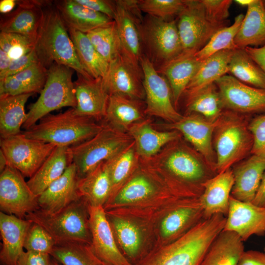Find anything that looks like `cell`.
I'll return each instance as SVG.
<instances>
[{
	"mask_svg": "<svg viewBox=\"0 0 265 265\" xmlns=\"http://www.w3.org/2000/svg\"><path fill=\"white\" fill-rule=\"evenodd\" d=\"M55 242L52 236L40 225L32 222L24 242L27 251L51 254Z\"/></svg>",
	"mask_w": 265,
	"mask_h": 265,
	"instance_id": "681fc988",
	"label": "cell"
},
{
	"mask_svg": "<svg viewBox=\"0 0 265 265\" xmlns=\"http://www.w3.org/2000/svg\"><path fill=\"white\" fill-rule=\"evenodd\" d=\"M223 230L236 233L244 241L253 235H265V207L231 196Z\"/></svg>",
	"mask_w": 265,
	"mask_h": 265,
	"instance_id": "d6986e66",
	"label": "cell"
},
{
	"mask_svg": "<svg viewBox=\"0 0 265 265\" xmlns=\"http://www.w3.org/2000/svg\"><path fill=\"white\" fill-rule=\"evenodd\" d=\"M128 132L132 138L137 154L141 159L154 156L167 144L182 136L175 130H157L148 118L132 125Z\"/></svg>",
	"mask_w": 265,
	"mask_h": 265,
	"instance_id": "d4e9b609",
	"label": "cell"
},
{
	"mask_svg": "<svg viewBox=\"0 0 265 265\" xmlns=\"http://www.w3.org/2000/svg\"><path fill=\"white\" fill-rule=\"evenodd\" d=\"M47 73L48 69L37 62L16 74L0 79V97L40 93Z\"/></svg>",
	"mask_w": 265,
	"mask_h": 265,
	"instance_id": "836d02e7",
	"label": "cell"
},
{
	"mask_svg": "<svg viewBox=\"0 0 265 265\" xmlns=\"http://www.w3.org/2000/svg\"><path fill=\"white\" fill-rule=\"evenodd\" d=\"M17 5L15 0H1L0 1V12L7 14L12 12Z\"/></svg>",
	"mask_w": 265,
	"mask_h": 265,
	"instance_id": "91938a15",
	"label": "cell"
},
{
	"mask_svg": "<svg viewBox=\"0 0 265 265\" xmlns=\"http://www.w3.org/2000/svg\"><path fill=\"white\" fill-rule=\"evenodd\" d=\"M33 94L0 97V135L5 138L20 134L26 121L25 105Z\"/></svg>",
	"mask_w": 265,
	"mask_h": 265,
	"instance_id": "74e56055",
	"label": "cell"
},
{
	"mask_svg": "<svg viewBox=\"0 0 265 265\" xmlns=\"http://www.w3.org/2000/svg\"><path fill=\"white\" fill-rule=\"evenodd\" d=\"M202 62L197 59L195 53H182L157 69L168 81L171 89L173 103L177 109L187 85Z\"/></svg>",
	"mask_w": 265,
	"mask_h": 265,
	"instance_id": "484cf974",
	"label": "cell"
},
{
	"mask_svg": "<svg viewBox=\"0 0 265 265\" xmlns=\"http://www.w3.org/2000/svg\"><path fill=\"white\" fill-rule=\"evenodd\" d=\"M249 129L253 138L251 154L265 158V114H260L251 118Z\"/></svg>",
	"mask_w": 265,
	"mask_h": 265,
	"instance_id": "f907efd6",
	"label": "cell"
},
{
	"mask_svg": "<svg viewBox=\"0 0 265 265\" xmlns=\"http://www.w3.org/2000/svg\"><path fill=\"white\" fill-rule=\"evenodd\" d=\"M176 22L183 53H193L204 47L215 32L227 25L211 21L200 0H186Z\"/></svg>",
	"mask_w": 265,
	"mask_h": 265,
	"instance_id": "8fae6325",
	"label": "cell"
},
{
	"mask_svg": "<svg viewBox=\"0 0 265 265\" xmlns=\"http://www.w3.org/2000/svg\"><path fill=\"white\" fill-rule=\"evenodd\" d=\"M1 150L8 166L30 178L51 154L55 145L26 136L22 133L0 138Z\"/></svg>",
	"mask_w": 265,
	"mask_h": 265,
	"instance_id": "4fadbf2b",
	"label": "cell"
},
{
	"mask_svg": "<svg viewBox=\"0 0 265 265\" xmlns=\"http://www.w3.org/2000/svg\"><path fill=\"white\" fill-rule=\"evenodd\" d=\"M54 4L68 29L85 34L107 26L114 21L104 14L82 6L75 0L56 1Z\"/></svg>",
	"mask_w": 265,
	"mask_h": 265,
	"instance_id": "4dcf8cb0",
	"label": "cell"
},
{
	"mask_svg": "<svg viewBox=\"0 0 265 265\" xmlns=\"http://www.w3.org/2000/svg\"><path fill=\"white\" fill-rule=\"evenodd\" d=\"M186 114L197 113L211 121H216L224 110L215 83L186 100Z\"/></svg>",
	"mask_w": 265,
	"mask_h": 265,
	"instance_id": "60d3db41",
	"label": "cell"
},
{
	"mask_svg": "<svg viewBox=\"0 0 265 265\" xmlns=\"http://www.w3.org/2000/svg\"><path fill=\"white\" fill-rule=\"evenodd\" d=\"M102 83L109 95L118 94L140 100L145 98L142 71L121 53L109 63Z\"/></svg>",
	"mask_w": 265,
	"mask_h": 265,
	"instance_id": "e0dca14e",
	"label": "cell"
},
{
	"mask_svg": "<svg viewBox=\"0 0 265 265\" xmlns=\"http://www.w3.org/2000/svg\"><path fill=\"white\" fill-rule=\"evenodd\" d=\"M243 18V14L238 15L231 25L215 32L205 46L195 53L197 59L203 62L220 51L237 49L234 41Z\"/></svg>",
	"mask_w": 265,
	"mask_h": 265,
	"instance_id": "ee69618b",
	"label": "cell"
},
{
	"mask_svg": "<svg viewBox=\"0 0 265 265\" xmlns=\"http://www.w3.org/2000/svg\"><path fill=\"white\" fill-rule=\"evenodd\" d=\"M226 219L222 214L204 218L140 265H201L211 245L223 230Z\"/></svg>",
	"mask_w": 265,
	"mask_h": 265,
	"instance_id": "7a4b0ae2",
	"label": "cell"
},
{
	"mask_svg": "<svg viewBox=\"0 0 265 265\" xmlns=\"http://www.w3.org/2000/svg\"><path fill=\"white\" fill-rule=\"evenodd\" d=\"M35 41L25 35L0 32V49L12 59L19 58L34 49Z\"/></svg>",
	"mask_w": 265,
	"mask_h": 265,
	"instance_id": "c3c4849f",
	"label": "cell"
},
{
	"mask_svg": "<svg viewBox=\"0 0 265 265\" xmlns=\"http://www.w3.org/2000/svg\"><path fill=\"white\" fill-rule=\"evenodd\" d=\"M186 0H138V5L147 15L165 21L178 17L185 5Z\"/></svg>",
	"mask_w": 265,
	"mask_h": 265,
	"instance_id": "7dc6e473",
	"label": "cell"
},
{
	"mask_svg": "<svg viewBox=\"0 0 265 265\" xmlns=\"http://www.w3.org/2000/svg\"><path fill=\"white\" fill-rule=\"evenodd\" d=\"M0 212L21 218L39 209L38 197L23 175L10 166L0 174Z\"/></svg>",
	"mask_w": 265,
	"mask_h": 265,
	"instance_id": "5bb4252c",
	"label": "cell"
},
{
	"mask_svg": "<svg viewBox=\"0 0 265 265\" xmlns=\"http://www.w3.org/2000/svg\"><path fill=\"white\" fill-rule=\"evenodd\" d=\"M237 265H265V253L255 250L245 251Z\"/></svg>",
	"mask_w": 265,
	"mask_h": 265,
	"instance_id": "9f6ffc18",
	"label": "cell"
},
{
	"mask_svg": "<svg viewBox=\"0 0 265 265\" xmlns=\"http://www.w3.org/2000/svg\"><path fill=\"white\" fill-rule=\"evenodd\" d=\"M32 222L26 218L0 212L2 265H16L24 248L25 239Z\"/></svg>",
	"mask_w": 265,
	"mask_h": 265,
	"instance_id": "603a6c76",
	"label": "cell"
},
{
	"mask_svg": "<svg viewBox=\"0 0 265 265\" xmlns=\"http://www.w3.org/2000/svg\"><path fill=\"white\" fill-rule=\"evenodd\" d=\"M50 255L61 265H108L96 255L89 243L56 244Z\"/></svg>",
	"mask_w": 265,
	"mask_h": 265,
	"instance_id": "b9f144b4",
	"label": "cell"
},
{
	"mask_svg": "<svg viewBox=\"0 0 265 265\" xmlns=\"http://www.w3.org/2000/svg\"><path fill=\"white\" fill-rule=\"evenodd\" d=\"M103 126V123L78 115L71 108L62 113L47 115L23 132L30 138L70 147L90 138Z\"/></svg>",
	"mask_w": 265,
	"mask_h": 265,
	"instance_id": "5b68a950",
	"label": "cell"
},
{
	"mask_svg": "<svg viewBox=\"0 0 265 265\" xmlns=\"http://www.w3.org/2000/svg\"><path fill=\"white\" fill-rule=\"evenodd\" d=\"M237 49L265 45V7L262 0H254L247 7L234 41Z\"/></svg>",
	"mask_w": 265,
	"mask_h": 265,
	"instance_id": "d6a6232c",
	"label": "cell"
},
{
	"mask_svg": "<svg viewBox=\"0 0 265 265\" xmlns=\"http://www.w3.org/2000/svg\"><path fill=\"white\" fill-rule=\"evenodd\" d=\"M251 119L250 115L223 111L213 135L217 173L231 168L251 155L253 138L249 129Z\"/></svg>",
	"mask_w": 265,
	"mask_h": 265,
	"instance_id": "277c9868",
	"label": "cell"
},
{
	"mask_svg": "<svg viewBox=\"0 0 265 265\" xmlns=\"http://www.w3.org/2000/svg\"><path fill=\"white\" fill-rule=\"evenodd\" d=\"M145 96L146 115L160 118L168 123L183 116L175 107L170 85L145 54L140 60Z\"/></svg>",
	"mask_w": 265,
	"mask_h": 265,
	"instance_id": "30bf717a",
	"label": "cell"
},
{
	"mask_svg": "<svg viewBox=\"0 0 265 265\" xmlns=\"http://www.w3.org/2000/svg\"><path fill=\"white\" fill-rule=\"evenodd\" d=\"M252 203L257 206L265 207V172Z\"/></svg>",
	"mask_w": 265,
	"mask_h": 265,
	"instance_id": "680465c9",
	"label": "cell"
},
{
	"mask_svg": "<svg viewBox=\"0 0 265 265\" xmlns=\"http://www.w3.org/2000/svg\"><path fill=\"white\" fill-rule=\"evenodd\" d=\"M234 183L231 168L217 173L205 183L200 198L204 218L216 214H222L226 216Z\"/></svg>",
	"mask_w": 265,
	"mask_h": 265,
	"instance_id": "4316f807",
	"label": "cell"
},
{
	"mask_svg": "<svg viewBox=\"0 0 265 265\" xmlns=\"http://www.w3.org/2000/svg\"><path fill=\"white\" fill-rule=\"evenodd\" d=\"M244 49L265 74V45L258 48L246 47Z\"/></svg>",
	"mask_w": 265,
	"mask_h": 265,
	"instance_id": "6f0895ef",
	"label": "cell"
},
{
	"mask_svg": "<svg viewBox=\"0 0 265 265\" xmlns=\"http://www.w3.org/2000/svg\"><path fill=\"white\" fill-rule=\"evenodd\" d=\"M89 225L91 245L101 260L108 265H132L118 247L103 207L89 206Z\"/></svg>",
	"mask_w": 265,
	"mask_h": 265,
	"instance_id": "ac0fdd59",
	"label": "cell"
},
{
	"mask_svg": "<svg viewBox=\"0 0 265 265\" xmlns=\"http://www.w3.org/2000/svg\"><path fill=\"white\" fill-rule=\"evenodd\" d=\"M228 73L246 84L265 89V74L244 49L233 51L228 64Z\"/></svg>",
	"mask_w": 265,
	"mask_h": 265,
	"instance_id": "ab89813d",
	"label": "cell"
},
{
	"mask_svg": "<svg viewBox=\"0 0 265 265\" xmlns=\"http://www.w3.org/2000/svg\"><path fill=\"white\" fill-rule=\"evenodd\" d=\"M103 124L102 129L86 141L70 147L72 162L79 179L91 172L102 162L114 157L133 142L127 132Z\"/></svg>",
	"mask_w": 265,
	"mask_h": 265,
	"instance_id": "52a82bcc",
	"label": "cell"
},
{
	"mask_svg": "<svg viewBox=\"0 0 265 265\" xmlns=\"http://www.w3.org/2000/svg\"><path fill=\"white\" fill-rule=\"evenodd\" d=\"M224 110L250 115L265 112V89L225 75L215 82Z\"/></svg>",
	"mask_w": 265,
	"mask_h": 265,
	"instance_id": "9a60e30c",
	"label": "cell"
},
{
	"mask_svg": "<svg viewBox=\"0 0 265 265\" xmlns=\"http://www.w3.org/2000/svg\"><path fill=\"white\" fill-rule=\"evenodd\" d=\"M110 224L125 254L128 258L135 259L142 241L138 228L132 222L117 217L111 218Z\"/></svg>",
	"mask_w": 265,
	"mask_h": 265,
	"instance_id": "bcb514c9",
	"label": "cell"
},
{
	"mask_svg": "<svg viewBox=\"0 0 265 265\" xmlns=\"http://www.w3.org/2000/svg\"><path fill=\"white\" fill-rule=\"evenodd\" d=\"M204 218L200 199L181 205L172 209L162 220L161 235L164 238L176 240Z\"/></svg>",
	"mask_w": 265,
	"mask_h": 265,
	"instance_id": "f546056e",
	"label": "cell"
},
{
	"mask_svg": "<svg viewBox=\"0 0 265 265\" xmlns=\"http://www.w3.org/2000/svg\"><path fill=\"white\" fill-rule=\"evenodd\" d=\"M96 50L108 63L121 53L120 43L114 21L86 33Z\"/></svg>",
	"mask_w": 265,
	"mask_h": 265,
	"instance_id": "f6af8a7d",
	"label": "cell"
},
{
	"mask_svg": "<svg viewBox=\"0 0 265 265\" xmlns=\"http://www.w3.org/2000/svg\"><path fill=\"white\" fill-rule=\"evenodd\" d=\"M77 76L74 82L77 101L74 108L75 113L97 121L103 120L109 95L103 86L102 79L86 78L80 74Z\"/></svg>",
	"mask_w": 265,
	"mask_h": 265,
	"instance_id": "ffe728a7",
	"label": "cell"
},
{
	"mask_svg": "<svg viewBox=\"0 0 265 265\" xmlns=\"http://www.w3.org/2000/svg\"><path fill=\"white\" fill-rule=\"evenodd\" d=\"M234 50L220 51L203 61L185 90L183 95L186 100L206 86L215 83L228 73V64Z\"/></svg>",
	"mask_w": 265,
	"mask_h": 265,
	"instance_id": "8d00e7d4",
	"label": "cell"
},
{
	"mask_svg": "<svg viewBox=\"0 0 265 265\" xmlns=\"http://www.w3.org/2000/svg\"><path fill=\"white\" fill-rule=\"evenodd\" d=\"M48 254L23 251L16 265H51L52 259Z\"/></svg>",
	"mask_w": 265,
	"mask_h": 265,
	"instance_id": "11a10c76",
	"label": "cell"
},
{
	"mask_svg": "<svg viewBox=\"0 0 265 265\" xmlns=\"http://www.w3.org/2000/svg\"><path fill=\"white\" fill-rule=\"evenodd\" d=\"M153 175L152 171L140 160L131 177L115 193L110 204L118 205L141 201L161 191V186H159Z\"/></svg>",
	"mask_w": 265,
	"mask_h": 265,
	"instance_id": "83f0119b",
	"label": "cell"
},
{
	"mask_svg": "<svg viewBox=\"0 0 265 265\" xmlns=\"http://www.w3.org/2000/svg\"><path fill=\"white\" fill-rule=\"evenodd\" d=\"M114 21L120 43L121 53L142 71L140 60L144 54L142 38L144 17L138 0H117Z\"/></svg>",
	"mask_w": 265,
	"mask_h": 265,
	"instance_id": "7c38bea8",
	"label": "cell"
},
{
	"mask_svg": "<svg viewBox=\"0 0 265 265\" xmlns=\"http://www.w3.org/2000/svg\"><path fill=\"white\" fill-rule=\"evenodd\" d=\"M79 180L76 167L72 163L38 197L39 209L48 214L55 213L81 198L78 189Z\"/></svg>",
	"mask_w": 265,
	"mask_h": 265,
	"instance_id": "44dd1931",
	"label": "cell"
},
{
	"mask_svg": "<svg viewBox=\"0 0 265 265\" xmlns=\"http://www.w3.org/2000/svg\"><path fill=\"white\" fill-rule=\"evenodd\" d=\"M263 3H264V6H265V0H263Z\"/></svg>",
	"mask_w": 265,
	"mask_h": 265,
	"instance_id": "03108f58",
	"label": "cell"
},
{
	"mask_svg": "<svg viewBox=\"0 0 265 265\" xmlns=\"http://www.w3.org/2000/svg\"><path fill=\"white\" fill-rule=\"evenodd\" d=\"M12 59L4 51L0 49V72L6 70L9 66Z\"/></svg>",
	"mask_w": 265,
	"mask_h": 265,
	"instance_id": "94428289",
	"label": "cell"
},
{
	"mask_svg": "<svg viewBox=\"0 0 265 265\" xmlns=\"http://www.w3.org/2000/svg\"><path fill=\"white\" fill-rule=\"evenodd\" d=\"M139 161L134 141L124 151L107 160L112 187L111 195L128 180L138 166Z\"/></svg>",
	"mask_w": 265,
	"mask_h": 265,
	"instance_id": "7bdbcfd3",
	"label": "cell"
},
{
	"mask_svg": "<svg viewBox=\"0 0 265 265\" xmlns=\"http://www.w3.org/2000/svg\"><path fill=\"white\" fill-rule=\"evenodd\" d=\"M253 0H236L235 1L240 6L248 7Z\"/></svg>",
	"mask_w": 265,
	"mask_h": 265,
	"instance_id": "be15d7a7",
	"label": "cell"
},
{
	"mask_svg": "<svg viewBox=\"0 0 265 265\" xmlns=\"http://www.w3.org/2000/svg\"><path fill=\"white\" fill-rule=\"evenodd\" d=\"M79 193L91 206H102L110 196L112 183L107 160L100 163L84 177L79 179Z\"/></svg>",
	"mask_w": 265,
	"mask_h": 265,
	"instance_id": "e575fe53",
	"label": "cell"
},
{
	"mask_svg": "<svg viewBox=\"0 0 265 265\" xmlns=\"http://www.w3.org/2000/svg\"><path fill=\"white\" fill-rule=\"evenodd\" d=\"M72 163L70 147L56 146L36 172L27 181L33 193L38 197L64 173Z\"/></svg>",
	"mask_w": 265,
	"mask_h": 265,
	"instance_id": "1f68e13d",
	"label": "cell"
},
{
	"mask_svg": "<svg viewBox=\"0 0 265 265\" xmlns=\"http://www.w3.org/2000/svg\"><path fill=\"white\" fill-rule=\"evenodd\" d=\"M34 50L39 62L47 69L56 63L68 66L86 78H92L81 64L68 28L55 6L50 1L43 7Z\"/></svg>",
	"mask_w": 265,
	"mask_h": 265,
	"instance_id": "3957f363",
	"label": "cell"
},
{
	"mask_svg": "<svg viewBox=\"0 0 265 265\" xmlns=\"http://www.w3.org/2000/svg\"><path fill=\"white\" fill-rule=\"evenodd\" d=\"M82 6L95 12L104 14L114 20L115 2L107 0H75Z\"/></svg>",
	"mask_w": 265,
	"mask_h": 265,
	"instance_id": "db71d44e",
	"label": "cell"
},
{
	"mask_svg": "<svg viewBox=\"0 0 265 265\" xmlns=\"http://www.w3.org/2000/svg\"><path fill=\"white\" fill-rule=\"evenodd\" d=\"M142 38L144 54L156 69L183 53L175 20L165 21L147 15L142 23Z\"/></svg>",
	"mask_w": 265,
	"mask_h": 265,
	"instance_id": "9c48e42d",
	"label": "cell"
},
{
	"mask_svg": "<svg viewBox=\"0 0 265 265\" xmlns=\"http://www.w3.org/2000/svg\"><path fill=\"white\" fill-rule=\"evenodd\" d=\"M51 265H61L58 262H57L54 259H52Z\"/></svg>",
	"mask_w": 265,
	"mask_h": 265,
	"instance_id": "e7e4bbea",
	"label": "cell"
},
{
	"mask_svg": "<svg viewBox=\"0 0 265 265\" xmlns=\"http://www.w3.org/2000/svg\"><path fill=\"white\" fill-rule=\"evenodd\" d=\"M25 218L43 228L55 245L71 242L91 244L89 205L81 197L55 213L48 214L37 209Z\"/></svg>",
	"mask_w": 265,
	"mask_h": 265,
	"instance_id": "8992f818",
	"label": "cell"
},
{
	"mask_svg": "<svg viewBox=\"0 0 265 265\" xmlns=\"http://www.w3.org/2000/svg\"><path fill=\"white\" fill-rule=\"evenodd\" d=\"M7 166V159L3 152L0 150V172H1Z\"/></svg>",
	"mask_w": 265,
	"mask_h": 265,
	"instance_id": "6125c7cd",
	"label": "cell"
},
{
	"mask_svg": "<svg viewBox=\"0 0 265 265\" xmlns=\"http://www.w3.org/2000/svg\"><path fill=\"white\" fill-rule=\"evenodd\" d=\"M73 69L56 63L48 69L45 84L37 101L32 104L27 112L23 127L26 130L36 124L53 111L64 107L75 108L77 101Z\"/></svg>",
	"mask_w": 265,
	"mask_h": 265,
	"instance_id": "ba28073f",
	"label": "cell"
},
{
	"mask_svg": "<svg viewBox=\"0 0 265 265\" xmlns=\"http://www.w3.org/2000/svg\"><path fill=\"white\" fill-rule=\"evenodd\" d=\"M140 160L154 172L162 175L172 191L186 197H201L205 183L217 174L182 136L167 144L154 156Z\"/></svg>",
	"mask_w": 265,
	"mask_h": 265,
	"instance_id": "6da1fadb",
	"label": "cell"
},
{
	"mask_svg": "<svg viewBox=\"0 0 265 265\" xmlns=\"http://www.w3.org/2000/svg\"><path fill=\"white\" fill-rule=\"evenodd\" d=\"M49 2L16 0L17 8L1 18L0 32L22 34L35 41L42 19L43 7Z\"/></svg>",
	"mask_w": 265,
	"mask_h": 265,
	"instance_id": "7402d4cb",
	"label": "cell"
},
{
	"mask_svg": "<svg viewBox=\"0 0 265 265\" xmlns=\"http://www.w3.org/2000/svg\"><path fill=\"white\" fill-rule=\"evenodd\" d=\"M243 242L236 233L223 230L211 245L201 265H237L245 251Z\"/></svg>",
	"mask_w": 265,
	"mask_h": 265,
	"instance_id": "d590c367",
	"label": "cell"
},
{
	"mask_svg": "<svg viewBox=\"0 0 265 265\" xmlns=\"http://www.w3.org/2000/svg\"><path fill=\"white\" fill-rule=\"evenodd\" d=\"M234 183L231 196L243 202H252L265 172V158L251 154L233 166Z\"/></svg>",
	"mask_w": 265,
	"mask_h": 265,
	"instance_id": "cb8c5ba5",
	"label": "cell"
},
{
	"mask_svg": "<svg viewBox=\"0 0 265 265\" xmlns=\"http://www.w3.org/2000/svg\"><path fill=\"white\" fill-rule=\"evenodd\" d=\"M208 18L212 22L227 23L231 0H200Z\"/></svg>",
	"mask_w": 265,
	"mask_h": 265,
	"instance_id": "816d5d0a",
	"label": "cell"
},
{
	"mask_svg": "<svg viewBox=\"0 0 265 265\" xmlns=\"http://www.w3.org/2000/svg\"><path fill=\"white\" fill-rule=\"evenodd\" d=\"M68 30L84 70L93 78H103L107 71L109 63L96 50L86 34L73 29Z\"/></svg>",
	"mask_w": 265,
	"mask_h": 265,
	"instance_id": "f35d334b",
	"label": "cell"
},
{
	"mask_svg": "<svg viewBox=\"0 0 265 265\" xmlns=\"http://www.w3.org/2000/svg\"><path fill=\"white\" fill-rule=\"evenodd\" d=\"M197 113L186 114L178 121L161 125L166 130H175L198 152L216 170V155L213 146V135L217 125Z\"/></svg>",
	"mask_w": 265,
	"mask_h": 265,
	"instance_id": "2e32d148",
	"label": "cell"
},
{
	"mask_svg": "<svg viewBox=\"0 0 265 265\" xmlns=\"http://www.w3.org/2000/svg\"><path fill=\"white\" fill-rule=\"evenodd\" d=\"M37 62H39L34 49L26 54L12 60L9 67L0 72V79L16 74Z\"/></svg>",
	"mask_w": 265,
	"mask_h": 265,
	"instance_id": "f5cc1de1",
	"label": "cell"
},
{
	"mask_svg": "<svg viewBox=\"0 0 265 265\" xmlns=\"http://www.w3.org/2000/svg\"><path fill=\"white\" fill-rule=\"evenodd\" d=\"M145 107L143 100L118 94L110 95L104 122L128 132L132 125L146 118Z\"/></svg>",
	"mask_w": 265,
	"mask_h": 265,
	"instance_id": "f1b7e54d",
	"label": "cell"
}]
</instances>
